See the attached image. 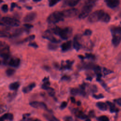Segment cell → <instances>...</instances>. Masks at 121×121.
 Returning a JSON list of instances; mask_svg holds the SVG:
<instances>
[{
  "label": "cell",
  "instance_id": "1",
  "mask_svg": "<svg viewBox=\"0 0 121 121\" xmlns=\"http://www.w3.org/2000/svg\"><path fill=\"white\" fill-rule=\"evenodd\" d=\"M61 11H55L51 13L47 18V22L50 24H54L63 20Z\"/></svg>",
  "mask_w": 121,
  "mask_h": 121
},
{
  "label": "cell",
  "instance_id": "2",
  "mask_svg": "<svg viewBox=\"0 0 121 121\" xmlns=\"http://www.w3.org/2000/svg\"><path fill=\"white\" fill-rule=\"evenodd\" d=\"M20 62V60L17 57L11 56L10 55L8 56L3 60V63L5 65H8L12 67L17 68Z\"/></svg>",
  "mask_w": 121,
  "mask_h": 121
},
{
  "label": "cell",
  "instance_id": "3",
  "mask_svg": "<svg viewBox=\"0 0 121 121\" xmlns=\"http://www.w3.org/2000/svg\"><path fill=\"white\" fill-rule=\"evenodd\" d=\"M10 55L9 45L6 43L0 41V57L4 60Z\"/></svg>",
  "mask_w": 121,
  "mask_h": 121
},
{
  "label": "cell",
  "instance_id": "4",
  "mask_svg": "<svg viewBox=\"0 0 121 121\" xmlns=\"http://www.w3.org/2000/svg\"><path fill=\"white\" fill-rule=\"evenodd\" d=\"M105 12L102 9L97 10L89 15L88 17V21L90 23H95L100 20L101 18Z\"/></svg>",
  "mask_w": 121,
  "mask_h": 121
},
{
  "label": "cell",
  "instance_id": "5",
  "mask_svg": "<svg viewBox=\"0 0 121 121\" xmlns=\"http://www.w3.org/2000/svg\"><path fill=\"white\" fill-rule=\"evenodd\" d=\"M1 21L4 25L10 26H18L20 25V21L15 18L5 17L1 18Z\"/></svg>",
  "mask_w": 121,
  "mask_h": 121
},
{
  "label": "cell",
  "instance_id": "6",
  "mask_svg": "<svg viewBox=\"0 0 121 121\" xmlns=\"http://www.w3.org/2000/svg\"><path fill=\"white\" fill-rule=\"evenodd\" d=\"M72 28L71 27H66L61 28L59 33L58 35L63 40H67L72 35Z\"/></svg>",
  "mask_w": 121,
  "mask_h": 121
},
{
  "label": "cell",
  "instance_id": "7",
  "mask_svg": "<svg viewBox=\"0 0 121 121\" xmlns=\"http://www.w3.org/2000/svg\"><path fill=\"white\" fill-rule=\"evenodd\" d=\"M93 6V5L85 4L81 13L78 15V18L80 19H84L87 17L91 11Z\"/></svg>",
  "mask_w": 121,
  "mask_h": 121
},
{
  "label": "cell",
  "instance_id": "8",
  "mask_svg": "<svg viewBox=\"0 0 121 121\" xmlns=\"http://www.w3.org/2000/svg\"><path fill=\"white\" fill-rule=\"evenodd\" d=\"M78 12V9L71 8L61 11L62 14L64 17H71L76 16Z\"/></svg>",
  "mask_w": 121,
  "mask_h": 121
},
{
  "label": "cell",
  "instance_id": "9",
  "mask_svg": "<svg viewBox=\"0 0 121 121\" xmlns=\"http://www.w3.org/2000/svg\"><path fill=\"white\" fill-rule=\"evenodd\" d=\"M43 37L44 38L48 39L52 43H58L60 42V41L59 40L57 39L55 37L53 36V35H52V33L50 31V30H47L46 31H45L43 35Z\"/></svg>",
  "mask_w": 121,
  "mask_h": 121
},
{
  "label": "cell",
  "instance_id": "10",
  "mask_svg": "<svg viewBox=\"0 0 121 121\" xmlns=\"http://www.w3.org/2000/svg\"><path fill=\"white\" fill-rule=\"evenodd\" d=\"M29 105L34 108H42L44 110H47L49 111L48 110L46 104L42 102H39V101H32L29 103Z\"/></svg>",
  "mask_w": 121,
  "mask_h": 121
},
{
  "label": "cell",
  "instance_id": "11",
  "mask_svg": "<svg viewBox=\"0 0 121 121\" xmlns=\"http://www.w3.org/2000/svg\"><path fill=\"white\" fill-rule=\"evenodd\" d=\"M37 17V14L35 12H32L29 13L24 17L23 21L26 23H29L33 21Z\"/></svg>",
  "mask_w": 121,
  "mask_h": 121
},
{
  "label": "cell",
  "instance_id": "12",
  "mask_svg": "<svg viewBox=\"0 0 121 121\" xmlns=\"http://www.w3.org/2000/svg\"><path fill=\"white\" fill-rule=\"evenodd\" d=\"M112 43L114 47L118 46L121 42V35L112 34Z\"/></svg>",
  "mask_w": 121,
  "mask_h": 121
},
{
  "label": "cell",
  "instance_id": "13",
  "mask_svg": "<svg viewBox=\"0 0 121 121\" xmlns=\"http://www.w3.org/2000/svg\"><path fill=\"white\" fill-rule=\"evenodd\" d=\"M107 6L110 8L117 7L120 4V0H104Z\"/></svg>",
  "mask_w": 121,
  "mask_h": 121
},
{
  "label": "cell",
  "instance_id": "14",
  "mask_svg": "<svg viewBox=\"0 0 121 121\" xmlns=\"http://www.w3.org/2000/svg\"><path fill=\"white\" fill-rule=\"evenodd\" d=\"M70 93L71 95H77L79 94L85 96L86 95V93L84 90L81 89V88H72L70 89Z\"/></svg>",
  "mask_w": 121,
  "mask_h": 121
},
{
  "label": "cell",
  "instance_id": "15",
  "mask_svg": "<svg viewBox=\"0 0 121 121\" xmlns=\"http://www.w3.org/2000/svg\"><path fill=\"white\" fill-rule=\"evenodd\" d=\"M14 119V116L11 113H7L0 117V121H12Z\"/></svg>",
  "mask_w": 121,
  "mask_h": 121
},
{
  "label": "cell",
  "instance_id": "16",
  "mask_svg": "<svg viewBox=\"0 0 121 121\" xmlns=\"http://www.w3.org/2000/svg\"><path fill=\"white\" fill-rule=\"evenodd\" d=\"M36 84L35 83H31L27 86L24 87L22 89V92L24 93H28L31 91L35 87Z\"/></svg>",
  "mask_w": 121,
  "mask_h": 121
},
{
  "label": "cell",
  "instance_id": "17",
  "mask_svg": "<svg viewBox=\"0 0 121 121\" xmlns=\"http://www.w3.org/2000/svg\"><path fill=\"white\" fill-rule=\"evenodd\" d=\"M12 37H14L13 33H11L5 30H0V37L10 38Z\"/></svg>",
  "mask_w": 121,
  "mask_h": 121
},
{
  "label": "cell",
  "instance_id": "18",
  "mask_svg": "<svg viewBox=\"0 0 121 121\" xmlns=\"http://www.w3.org/2000/svg\"><path fill=\"white\" fill-rule=\"evenodd\" d=\"M74 113L76 116L79 119H80L82 120H85L87 118H88L87 116L85 114H84L82 111L76 110H75Z\"/></svg>",
  "mask_w": 121,
  "mask_h": 121
},
{
  "label": "cell",
  "instance_id": "19",
  "mask_svg": "<svg viewBox=\"0 0 121 121\" xmlns=\"http://www.w3.org/2000/svg\"><path fill=\"white\" fill-rule=\"evenodd\" d=\"M71 46V42L70 41H69L67 42L63 43L61 45V49L63 51L66 52L69 50Z\"/></svg>",
  "mask_w": 121,
  "mask_h": 121
},
{
  "label": "cell",
  "instance_id": "20",
  "mask_svg": "<svg viewBox=\"0 0 121 121\" xmlns=\"http://www.w3.org/2000/svg\"><path fill=\"white\" fill-rule=\"evenodd\" d=\"M20 86V83L18 81H16L11 83L9 85V88L10 90L16 91L18 89Z\"/></svg>",
  "mask_w": 121,
  "mask_h": 121
},
{
  "label": "cell",
  "instance_id": "21",
  "mask_svg": "<svg viewBox=\"0 0 121 121\" xmlns=\"http://www.w3.org/2000/svg\"><path fill=\"white\" fill-rule=\"evenodd\" d=\"M106 104L107 105L109 106L110 107V112H117L118 111H119V109L115 107V105L113 103L110 102L109 101H107Z\"/></svg>",
  "mask_w": 121,
  "mask_h": 121
},
{
  "label": "cell",
  "instance_id": "22",
  "mask_svg": "<svg viewBox=\"0 0 121 121\" xmlns=\"http://www.w3.org/2000/svg\"><path fill=\"white\" fill-rule=\"evenodd\" d=\"M43 83L42 86V88L46 90L50 87V82L49 81V78H44L43 79Z\"/></svg>",
  "mask_w": 121,
  "mask_h": 121
},
{
  "label": "cell",
  "instance_id": "23",
  "mask_svg": "<svg viewBox=\"0 0 121 121\" xmlns=\"http://www.w3.org/2000/svg\"><path fill=\"white\" fill-rule=\"evenodd\" d=\"M96 106L102 111H106L107 109V104L106 103L104 102H99L96 103Z\"/></svg>",
  "mask_w": 121,
  "mask_h": 121
},
{
  "label": "cell",
  "instance_id": "24",
  "mask_svg": "<svg viewBox=\"0 0 121 121\" xmlns=\"http://www.w3.org/2000/svg\"><path fill=\"white\" fill-rule=\"evenodd\" d=\"M43 116L48 121H59V119H58L54 116L51 114L44 113L43 114Z\"/></svg>",
  "mask_w": 121,
  "mask_h": 121
},
{
  "label": "cell",
  "instance_id": "25",
  "mask_svg": "<svg viewBox=\"0 0 121 121\" xmlns=\"http://www.w3.org/2000/svg\"><path fill=\"white\" fill-rule=\"evenodd\" d=\"M111 17L107 13L104 12L103 15L102 16V17L100 19V20L103 22L108 23L110 21Z\"/></svg>",
  "mask_w": 121,
  "mask_h": 121
},
{
  "label": "cell",
  "instance_id": "26",
  "mask_svg": "<svg viewBox=\"0 0 121 121\" xmlns=\"http://www.w3.org/2000/svg\"><path fill=\"white\" fill-rule=\"evenodd\" d=\"M35 36L34 35H30L26 37V38H25L24 39L18 42V43H26L27 42H31L32 40H33L34 39H35Z\"/></svg>",
  "mask_w": 121,
  "mask_h": 121
},
{
  "label": "cell",
  "instance_id": "27",
  "mask_svg": "<svg viewBox=\"0 0 121 121\" xmlns=\"http://www.w3.org/2000/svg\"><path fill=\"white\" fill-rule=\"evenodd\" d=\"M81 47V44L79 43L77 37H75L73 39V47L76 51H78Z\"/></svg>",
  "mask_w": 121,
  "mask_h": 121
},
{
  "label": "cell",
  "instance_id": "28",
  "mask_svg": "<svg viewBox=\"0 0 121 121\" xmlns=\"http://www.w3.org/2000/svg\"><path fill=\"white\" fill-rule=\"evenodd\" d=\"M80 0H67L66 1V4L70 7H74L78 3Z\"/></svg>",
  "mask_w": 121,
  "mask_h": 121
},
{
  "label": "cell",
  "instance_id": "29",
  "mask_svg": "<svg viewBox=\"0 0 121 121\" xmlns=\"http://www.w3.org/2000/svg\"><path fill=\"white\" fill-rule=\"evenodd\" d=\"M112 34H118L121 35V27L119 26L112 27L111 29Z\"/></svg>",
  "mask_w": 121,
  "mask_h": 121
},
{
  "label": "cell",
  "instance_id": "30",
  "mask_svg": "<svg viewBox=\"0 0 121 121\" xmlns=\"http://www.w3.org/2000/svg\"><path fill=\"white\" fill-rule=\"evenodd\" d=\"M58 46L56 43L51 42L49 43L48 44V48L50 50H52V51L56 50L58 48Z\"/></svg>",
  "mask_w": 121,
  "mask_h": 121
},
{
  "label": "cell",
  "instance_id": "31",
  "mask_svg": "<svg viewBox=\"0 0 121 121\" xmlns=\"http://www.w3.org/2000/svg\"><path fill=\"white\" fill-rule=\"evenodd\" d=\"M95 65H94L92 63H85L83 66V68L86 69H93Z\"/></svg>",
  "mask_w": 121,
  "mask_h": 121
},
{
  "label": "cell",
  "instance_id": "32",
  "mask_svg": "<svg viewBox=\"0 0 121 121\" xmlns=\"http://www.w3.org/2000/svg\"><path fill=\"white\" fill-rule=\"evenodd\" d=\"M15 72V70L13 68H9L6 71V75L8 76H12L13 75H14Z\"/></svg>",
  "mask_w": 121,
  "mask_h": 121
},
{
  "label": "cell",
  "instance_id": "33",
  "mask_svg": "<svg viewBox=\"0 0 121 121\" xmlns=\"http://www.w3.org/2000/svg\"><path fill=\"white\" fill-rule=\"evenodd\" d=\"M89 90L92 93H95L97 91V87L95 85H91L89 86Z\"/></svg>",
  "mask_w": 121,
  "mask_h": 121
},
{
  "label": "cell",
  "instance_id": "34",
  "mask_svg": "<svg viewBox=\"0 0 121 121\" xmlns=\"http://www.w3.org/2000/svg\"><path fill=\"white\" fill-rule=\"evenodd\" d=\"M96 119L99 121H109V119L108 117L105 115H102L98 117Z\"/></svg>",
  "mask_w": 121,
  "mask_h": 121
},
{
  "label": "cell",
  "instance_id": "35",
  "mask_svg": "<svg viewBox=\"0 0 121 121\" xmlns=\"http://www.w3.org/2000/svg\"><path fill=\"white\" fill-rule=\"evenodd\" d=\"M47 91L48 92V94L51 96H54V95H55V91L53 88L49 87L47 90Z\"/></svg>",
  "mask_w": 121,
  "mask_h": 121
},
{
  "label": "cell",
  "instance_id": "36",
  "mask_svg": "<svg viewBox=\"0 0 121 121\" xmlns=\"http://www.w3.org/2000/svg\"><path fill=\"white\" fill-rule=\"evenodd\" d=\"M60 0H48L49 5L50 7H52L56 4Z\"/></svg>",
  "mask_w": 121,
  "mask_h": 121
},
{
  "label": "cell",
  "instance_id": "37",
  "mask_svg": "<svg viewBox=\"0 0 121 121\" xmlns=\"http://www.w3.org/2000/svg\"><path fill=\"white\" fill-rule=\"evenodd\" d=\"M103 73H104V75H107L108 74H111V73H112V71L109 69H108L106 68H104L103 69Z\"/></svg>",
  "mask_w": 121,
  "mask_h": 121
},
{
  "label": "cell",
  "instance_id": "38",
  "mask_svg": "<svg viewBox=\"0 0 121 121\" xmlns=\"http://www.w3.org/2000/svg\"><path fill=\"white\" fill-rule=\"evenodd\" d=\"M86 58L90 59L92 60L95 59V56L91 53H86V56L85 57Z\"/></svg>",
  "mask_w": 121,
  "mask_h": 121
},
{
  "label": "cell",
  "instance_id": "39",
  "mask_svg": "<svg viewBox=\"0 0 121 121\" xmlns=\"http://www.w3.org/2000/svg\"><path fill=\"white\" fill-rule=\"evenodd\" d=\"M97 1V0H86V2L85 3L86 4L91 5L94 6L95 2Z\"/></svg>",
  "mask_w": 121,
  "mask_h": 121
},
{
  "label": "cell",
  "instance_id": "40",
  "mask_svg": "<svg viewBox=\"0 0 121 121\" xmlns=\"http://www.w3.org/2000/svg\"><path fill=\"white\" fill-rule=\"evenodd\" d=\"M7 110V107L5 105H0V113H2L5 112Z\"/></svg>",
  "mask_w": 121,
  "mask_h": 121
},
{
  "label": "cell",
  "instance_id": "41",
  "mask_svg": "<svg viewBox=\"0 0 121 121\" xmlns=\"http://www.w3.org/2000/svg\"><path fill=\"white\" fill-rule=\"evenodd\" d=\"M92 33V31L90 29H86L85 30L84 33V35L86 36H90L91 35Z\"/></svg>",
  "mask_w": 121,
  "mask_h": 121
},
{
  "label": "cell",
  "instance_id": "42",
  "mask_svg": "<svg viewBox=\"0 0 121 121\" xmlns=\"http://www.w3.org/2000/svg\"><path fill=\"white\" fill-rule=\"evenodd\" d=\"M28 45L31 47H33L35 48H37L38 47V44L35 42H30L28 44Z\"/></svg>",
  "mask_w": 121,
  "mask_h": 121
},
{
  "label": "cell",
  "instance_id": "43",
  "mask_svg": "<svg viewBox=\"0 0 121 121\" xmlns=\"http://www.w3.org/2000/svg\"><path fill=\"white\" fill-rule=\"evenodd\" d=\"M1 10L4 12H7L8 11V6L7 4H4L1 7Z\"/></svg>",
  "mask_w": 121,
  "mask_h": 121
},
{
  "label": "cell",
  "instance_id": "44",
  "mask_svg": "<svg viewBox=\"0 0 121 121\" xmlns=\"http://www.w3.org/2000/svg\"><path fill=\"white\" fill-rule=\"evenodd\" d=\"M93 97L94 98H95V99H99L103 98L104 97V96L102 94H98V95H93Z\"/></svg>",
  "mask_w": 121,
  "mask_h": 121
},
{
  "label": "cell",
  "instance_id": "45",
  "mask_svg": "<svg viewBox=\"0 0 121 121\" xmlns=\"http://www.w3.org/2000/svg\"><path fill=\"white\" fill-rule=\"evenodd\" d=\"M67 104H68L67 102H65V101H64V102H63L61 104H60V109H63L67 107Z\"/></svg>",
  "mask_w": 121,
  "mask_h": 121
},
{
  "label": "cell",
  "instance_id": "46",
  "mask_svg": "<svg viewBox=\"0 0 121 121\" xmlns=\"http://www.w3.org/2000/svg\"><path fill=\"white\" fill-rule=\"evenodd\" d=\"M99 82H100L101 85H102V86H103V87L107 91H108V90H109L108 87H107V86L106 85V84H105V83L104 81H102V80H101L99 81Z\"/></svg>",
  "mask_w": 121,
  "mask_h": 121
},
{
  "label": "cell",
  "instance_id": "47",
  "mask_svg": "<svg viewBox=\"0 0 121 121\" xmlns=\"http://www.w3.org/2000/svg\"><path fill=\"white\" fill-rule=\"evenodd\" d=\"M89 116L91 118H94L95 116V112H94V111L93 110H91L89 112Z\"/></svg>",
  "mask_w": 121,
  "mask_h": 121
},
{
  "label": "cell",
  "instance_id": "48",
  "mask_svg": "<svg viewBox=\"0 0 121 121\" xmlns=\"http://www.w3.org/2000/svg\"><path fill=\"white\" fill-rule=\"evenodd\" d=\"M30 116V113H26L23 115V120H27L28 118H29V116Z\"/></svg>",
  "mask_w": 121,
  "mask_h": 121
},
{
  "label": "cell",
  "instance_id": "49",
  "mask_svg": "<svg viewBox=\"0 0 121 121\" xmlns=\"http://www.w3.org/2000/svg\"><path fill=\"white\" fill-rule=\"evenodd\" d=\"M64 120L66 121H73V118L71 116H65L64 118Z\"/></svg>",
  "mask_w": 121,
  "mask_h": 121
},
{
  "label": "cell",
  "instance_id": "50",
  "mask_svg": "<svg viewBox=\"0 0 121 121\" xmlns=\"http://www.w3.org/2000/svg\"><path fill=\"white\" fill-rule=\"evenodd\" d=\"M24 26L26 27L27 29H30V28H31L33 27V26L30 24H28V23H26L25 24H24Z\"/></svg>",
  "mask_w": 121,
  "mask_h": 121
},
{
  "label": "cell",
  "instance_id": "51",
  "mask_svg": "<svg viewBox=\"0 0 121 121\" xmlns=\"http://www.w3.org/2000/svg\"><path fill=\"white\" fill-rule=\"evenodd\" d=\"M16 95V93H12L11 94H10L9 97V101H12V99H14V98L15 97Z\"/></svg>",
  "mask_w": 121,
  "mask_h": 121
},
{
  "label": "cell",
  "instance_id": "52",
  "mask_svg": "<svg viewBox=\"0 0 121 121\" xmlns=\"http://www.w3.org/2000/svg\"><path fill=\"white\" fill-rule=\"evenodd\" d=\"M61 79L62 80H69L70 79V77L68 76H63L61 78Z\"/></svg>",
  "mask_w": 121,
  "mask_h": 121
},
{
  "label": "cell",
  "instance_id": "53",
  "mask_svg": "<svg viewBox=\"0 0 121 121\" xmlns=\"http://www.w3.org/2000/svg\"><path fill=\"white\" fill-rule=\"evenodd\" d=\"M18 7L17 5V4L16 3H14V2L12 3V4H11V10H13V9H14L15 7Z\"/></svg>",
  "mask_w": 121,
  "mask_h": 121
},
{
  "label": "cell",
  "instance_id": "54",
  "mask_svg": "<svg viewBox=\"0 0 121 121\" xmlns=\"http://www.w3.org/2000/svg\"><path fill=\"white\" fill-rule=\"evenodd\" d=\"M114 101L119 105L121 106V98H118L114 100Z\"/></svg>",
  "mask_w": 121,
  "mask_h": 121
},
{
  "label": "cell",
  "instance_id": "55",
  "mask_svg": "<svg viewBox=\"0 0 121 121\" xmlns=\"http://www.w3.org/2000/svg\"><path fill=\"white\" fill-rule=\"evenodd\" d=\"M70 100H71V101L72 103H76L75 99L74 97H71L70 98Z\"/></svg>",
  "mask_w": 121,
  "mask_h": 121
},
{
  "label": "cell",
  "instance_id": "56",
  "mask_svg": "<svg viewBox=\"0 0 121 121\" xmlns=\"http://www.w3.org/2000/svg\"><path fill=\"white\" fill-rule=\"evenodd\" d=\"M78 57H79V58H80V59H82V60H83L84 58H85V57H84V56H82V55H78Z\"/></svg>",
  "mask_w": 121,
  "mask_h": 121
},
{
  "label": "cell",
  "instance_id": "57",
  "mask_svg": "<svg viewBox=\"0 0 121 121\" xmlns=\"http://www.w3.org/2000/svg\"><path fill=\"white\" fill-rule=\"evenodd\" d=\"M2 58L0 57V64L1 63H3V60L2 59H1Z\"/></svg>",
  "mask_w": 121,
  "mask_h": 121
},
{
  "label": "cell",
  "instance_id": "58",
  "mask_svg": "<svg viewBox=\"0 0 121 121\" xmlns=\"http://www.w3.org/2000/svg\"><path fill=\"white\" fill-rule=\"evenodd\" d=\"M77 105H78L79 106V105H81V102H80V101H78V102H77Z\"/></svg>",
  "mask_w": 121,
  "mask_h": 121
},
{
  "label": "cell",
  "instance_id": "59",
  "mask_svg": "<svg viewBox=\"0 0 121 121\" xmlns=\"http://www.w3.org/2000/svg\"><path fill=\"white\" fill-rule=\"evenodd\" d=\"M86 79L87 80H91V79H92V78L91 77H88V78H86Z\"/></svg>",
  "mask_w": 121,
  "mask_h": 121
},
{
  "label": "cell",
  "instance_id": "60",
  "mask_svg": "<svg viewBox=\"0 0 121 121\" xmlns=\"http://www.w3.org/2000/svg\"><path fill=\"white\" fill-rule=\"evenodd\" d=\"M40 0H33V1H35V2H38V1H40Z\"/></svg>",
  "mask_w": 121,
  "mask_h": 121
},
{
  "label": "cell",
  "instance_id": "61",
  "mask_svg": "<svg viewBox=\"0 0 121 121\" xmlns=\"http://www.w3.org/2000/svg\"><path fill=\"white\" fill-rule=\"evenodd\" d=\"M2 1V0H0V2H1Z\"/></svg>",
  "mask_w": 121,
  "mask_h": 121
},
{
  "label": "cell",
  "instance_id": "62",
  "mask_svg": "<svg viewBox=\"0 0 121 121\" xmlns=\"http://www.w3.org/2000/svg\"><path fill=\"white\" fill-rule=\"evenodd\" d=\"M120 17H121V14H120Z\"/></svg>",
  "mask_w": 121,
  "mask_h": 121
},
{
  "label": "cell",
  "instance_id": "63",
  "mask_svg": "<svg viewBox=\"0 0 121 121\" xmlns=\"http://www.w3.org/2000/svg\"></svg>",
  "mask_w": 121,
  "mask_h": 121
}]
</instances>
